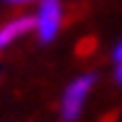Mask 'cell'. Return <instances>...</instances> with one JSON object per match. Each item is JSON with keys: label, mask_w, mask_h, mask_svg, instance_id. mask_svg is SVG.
<instances>
[{"label": "cell", "mask_w": 122, "mask_h": 122, "mask_svg": "<svg viewBox=\"0 0 122 122\" xmlns=\"http://www.w3.org/2000/svg\"><path fill=\"white\" fill-rule=\"evenodd\" d=\"M7 5H12V7H27V5H34L37 0H5Z\"/></svg>", "instance_id": "cell-5"}, {"label": "cell", "mask_w": 122, "mask_h": 122, "mask_svg": "<svg viewBox=\"0 0 122 122\" xmlns=\"http://www.w3.org/2000/svg\"><path fill=\"white\" fill-rule=\"evenodd\" d=\"M110 61H112L115 66H120V64H122V37L117 39L112 46H110Z\"/></svg>", "instance_id": "cell-4"}, {"label": "cell", "mask_w": 122, "mask_h": 122, "mask_svg": "<svg viewBox=\"0 0 122 122\" xmlns=\"http://www.w3.org/2000/svg\"><path fill=\"white\" fill-rule=\"evenodd\" d=\"M112 78H115V83L122 88V64H120V66H115V73H112Z\"/></svg>", "instance_id": "cell-6"}, {"label": "cell", "mask_w": 122, "mask_h": 122, "mask_svg": "<svg viewBox=\"0 0 122 122\" xmlns=\"http://www.w3.org/2000/svg\"><path fill=\"white\" fill-rule=\"evenodd\" d=\"M27 34H32V15H15L0 22V54L7 51L10 46H15L20 39H25Z\"/></svg>", "instance_id": "cell-3"}, {"label": "cell", "mask_w": 122, "mask_h": 122, "mask_svg": "<svg viewBox=\"0 0 122 122\" xmlns=\"http://www.w3.org/2000/svg\"><path fill=\"white\" fill-rule=\"evenodd\" d=\"M66 25L64 0H37L32 10V34L39 44H51L59 39Z\"/></svg>", "instance_id": "cell-2"}, {"label": "cell", "mask_w": 122, "mask_h": 122, "mask_svg": "<svg viewBox=\"0 0 122 122\" xmlns=\"http://www.w3.org/2000/svg\"><path fill=\"white\" fill-rule=\"evenodd\" d=\"M95 88H98V73L95 71H83V73L71 78L59 95V105H56L59 122H78L83 117L86 105H88Z\"/></svg>", "instance_id": "cell-1"}]
</instances>
